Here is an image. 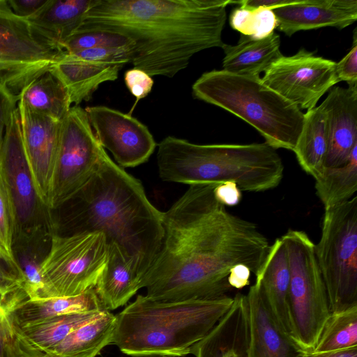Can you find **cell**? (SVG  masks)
I'll return each instance as SVG.
<instances>
[{
    "label": "cell",
    "instance_id": "1f68e13d",
    "mask_svg": "<svg viewBox=\"0 0 357 357\" xmlns=\"http://www.w3.org/2000/svg\"><path fill=\"white\" fill-rule=\"evenodd\" d=\"M354 347H357V306L331 313L312 351H335Z\"/></svg>",
    "mask_w": 357,
    "mask_h": 357
},
{
    "label": "cell",
    "instance_id": "f6af8a7d",
    "mask_svg": "<svg viewBox=\"0 0 357 357\" xmlns=\"http://www.w3.org/2000/svg\"><path fill=\"white\" fill-rule=\"evenodd\" d=\"M296 0H243L234 1L231 3H237L238 6L248 8H266L275 9L282 6L293 3Z\"/></svg>",
    "mask_w": 357,
    "mask_h": 357
},
{
    "label": "cell",
    "instance_id": "c3c4849f",
    "mask_svg": "<svg viewBox=\"0 0 357 357\" xmlns=\"http://www.w3.org/2000/svg\"><path fill=\"white\" fill-rule=\"evenodd\" d=\"M0 251H1V252H2L5 255H6V253L4 252V251L3 250L2 248L1 247V245H0ZM6 256H7V255H6ZM7 257H8V256H7Z\"/></svg>",
    "mask_w": 357,
    "mask_h": 357
},
{
    "label": "cell",
    "instance_id": "30bf717a",
    "mask_svg": "<svg viewBox=\"0 0 357 357\" xmlns=\"http://www.w3.org/2000/svg\"><path fill=\"white\" fill-rule=\"evenodd\" d=\"M0 0V86L20 99L33 81L50 71L63 53Z\"/></svg>",
    "mask_w": 357,
    "mask_h": 357
},
{
    "label": "cell",
    "instance_id": "d6a6232c",
    "mask_svg": "<svg viewBox=\"0 0 357 357\" xmlns=\"http://www.w3.org/2000/svg\"><path fill=\"white\" fill-rule=\"evenodd\" d=\"M231 26L241 34L255 39L266 38L277 28V20L272 9L248 8L239 6L234 8L229 17Z\"/></svg>",
    "mask_w": 357,
    "mask_h": 357
},
{
    "label": "cell",
    "instance_id": "484cf974",
    "mask_svg": "<svg viewBox=\"0 0 357 357\" xmlns=\"http://www.w3.org/2000/svg\"><path fill=\"white\" fill-rule=\"evenodd\" d=\"M115 325L116 315L103 310L46 351L59 357H96L103 348L112 343Z\"/></svg>",
    "mask_w": 357,
    "mask_h": 357
},
{
    "label": "cell",
    "instance_id": "9c48e42d",
    "mask_svg": "<svg viewBox=\"0 0 357 357\" xmlns=\"http://www.w3.org/2000/svg\"><path fill=\"white\" fill-rule=\"evenodd\" d=\"M0 174L13 213V244L52 236L54 232L52 211L36 189L23 145L17 107L5 128Z\"/></svg>",
    "mask_w": 357,
    "mask_h": 357
},
{
    "label": "cell",
    "instance_id": "f1b7e54d",
    "mask_svg": "<svg viewBox=\"0 0 357 357\" xmlns=\"http://www.w3.org/2000/svg\"><path fill=\"white\" fill-rule=\"evenodd\" d=\"M314 179L316 193L325 209L350 200L357 191V146L345 165L324 167Z\"/></svg>",
    "mask_w": 357,
    "mask_h": 357
},
{
    "label": "cell",
    "instance_id": "e0dca14e",
    "mask_svg": "<svg viewBox=\"0 0 357 357\" xmlns=\"http://www.w3.org/2000/svg\"><path fill=\"white\" fill-rule=\"evenodd\" d=\"M322 103L328 114V129L324 167L342 166L357 146V85L330 89Z\"/></svg>",
    "mask_w": 357,
    "mask_h": 357
},
{
    "label": "cell",
    "instance_id": "d6986e66",
    "mask_svg": "<svg viewBox=\"0 0 357 357\" xmlns=\"http://www.w3.org/2000/svg\"><path fill=\"white\" fill-rule=\"evenodd\" d=\"M233 303L213 328L194 344L195 357H247L249 338L246 295L237 293Z\"/></svg>",
    "mask_w": 357,
    "mask_h": 357
},
{
    "label": "cell",
    "instance_id": "603a6c76",
    "mask_svg": "<svg viewBox=\"0 0 357 357\" xmlns=\"http://www.w3.org/2000/svg\"><path fill=\"white\" fill-rule=\"evenodd\" d=\"M280 47V38L275 31L261 39L241 34L236 45L223 44L222 70L238 75L259 77L282 56Z\"/></svg>",
    "mask_w": 357,
    "mask_h": 357
},
{
    "label": "cell",
    "instance_id": "60d3db41",
    "mask_svg": "<svg viewBox=\"0 0 357 357\" xmlns=\"http://www.w3.org/2000/svg\"><path fill=\"white\" fill-rule=\"evenodd\" d=\"M19 98L13 96L0 86V149L3 142L4 130L15 109Z\"/></svg>",
    "mask_w": 357,
    "mask_h": 357
},
{
    "label": "cell",
    "instance_id": "2e32d148",
    "mask_svg": "<svg viewBox=\"0 0 357 357\" xmlns=\"http://www.w3.org/2000/svg\"><path fill=\"white\" fill-rule=\"evenodd\" d=\"M277 29L288 36L303 30L342 29L357 20L356 0H296L273 10Z\"/></svg>",
    "mask_w": 357,
    "mask_h": 357
},
{
    "label": "cell",
    "instance_id": "4dcf8cb0",
    "mask_svg": "<svg viewBox=\"0 0 357 357\" xmlns=\"http://www.w3.org/2000/svg\"><path fill=\"white\" fill-rule=\"evenodd\" d=\"M102 311L68 314L28 326L14 325L31 343L45 351H49L73 330L93 320Z\"/></svg>",
    "mask_w": 357,
    "mask_h": 357
},
{
    "label": "cell",
    "instance_id": "4fadbf2b",
    "mask_svg": "<svg viewBox=\"0 0 357 357\" xmlns=\"http://www.w3.org/2000/svg\"><path fill=\"white\" fill-rule=\"evenodd\" d=\"M336 63L301 49L280 58L264 72L262 82L301 109L317 106L321 96L339 82Z\"/></svg>",
    "mask_w": 357,
    "mask_h": 357
},
{
    "label": "cell",
    "instance_id": "83f0119b",
    "mask_svg": "<svg viewBox=\"0 0 357 357\" xmlns=\"http://www.w3.org/2000/svg\"><path fill=\"white\" fill-rule=\"evenodd\" d=\"M19 101L31 110L58 121L72 107L66 87L51 70L30 83L21 92Z\"/></svg>",
    "mask_w": 357,
    "mask_h": 357
},
{
    "label": "cell",
    "instance_id": "ab89813d",
    "mask_svg": "<svg viewBox=\"0 0 357 357\" xmlns=\"http://www.w3.org/2000/svg\"><path fill=\"white\" fill-rule=\"evenodd\" d=\"M213 194L215 199L225 206L237 205L242 197L241 190L232 181L217 184L214 188Z\"/></svg>",
    "mask_w": 357,
    "mask_h": 357
},
{
    "label": "cell",
    "instance_id": "5b68a950",
    "mask_svg": "<svg viewBox=\"0 0 357 357\" xmlns=\"http://www.w3.org/2000/svg\"><path fill=\"white\" fill-rule=\"evenodd\" d=\"M160 178L185 184L234 182L241 191L276 188L284 165L276 149L264 143L197 144L168 136L158 144Z\"/></svg>",
    "mask_w": 357,
    "mask_h": 357
},
{
    "label": "cell",
    "instance_id": "74e56055",
    "mask_svg": "<svg viewBox=\"0 0 357 357\" xmlns=\"http://www.w3.org/2000/svg\"><path fill=\"white\" fill-rule=\"evenodd\" d=\"M124 82L130 93L135 98L133 108L140 99L148 96L154 84L152 77L137 68H132L125 73Z\"/></svg>",
    "mask_w": 357,
    "mask_h": 357
},
{
    "label": "cell",
    "instance_id": "44dd1931",
    "mask_svg": "<svg viewBox=\"0 0 357 357\" xmlns=\"http://www.w3.org/2000/svg\"><path fill=\"white\" fill-rule=\"evenodd\" d=\"M255 282L259 284L276 322L293 340L289 305V265L287 249L281 238L270 245L265 261L255 276Z\"/></svg>",
    "mask_w": 357,
    "mask_h": 357
},
{
    "label": "cell",
    "instance_id": "836d02e7",
    "mask_svg": "<svg viewBox=\"0 0 357 357\" xmlns=\"http://www.w3.org/2000/svg\"><path fill=\"white\" fill-rule=\"evenodd\" d=\"M29 300L24 280L15 261L0 251V308L9 315Z\"/></svg>",
    "mask_w": 357,
    "mask_h": 357
},
{
    "label": "cell",
    "instance_id": "f546056e",
    "mask_svg": "<svg viewBox=\"0 0 357 357\" xmlns=\"http://www.w3.org/2000/svg\"><path fill=\"white\" fill-rule=\"evenodd\" d=\"M52 236L39 237L13 245L14 258L24 280L29 301L46 300L41 265L50 249Z\"/></svg>",
    "mask_w": 357,
    "mask_h": 357
},
{
    "label": "cell",
    "instance_id": "8d00e7d4",
    "mask_svg": "<svg viewBox=\"0 0 357 357\" xmlns=\"http://www.w3.org/2000/svg\"><path fill=\"white\" fill-rule=\"evenodd\" d=\"M14 328L13 336L7 345L4 357H59L31 343L15 325Z\"/></svg>",
    "mask_w": 357,
    "mask_h": 357
},
{
    "label": "cell",
    "instance_id": "4316f807",
    "mask_svg": "<svg viewBox=\"0 0 357 357\" xmlns=\"http://www.w3.org/2000/svg\"><path fill=\"white\" fill-rule=\"evenodd\" d=\"M102 310H105L93 288L77 296L28 300L18 306L10 317L14 324L22 326L61 315Z\"/></svg>",
    "mask_w": 357,
    "mask_h": 357
},
{
    "label": "cell",
    "instance_id": "7dc6e473",
    "mask_svg": "<svg viewBox=\"0 0 357 357\" xmlns=\"http://www.w3.org/2000/svg\"><path fill=\"white\" fill-rule=\"evenodd\" d=\"M133 357H169L165 356H133Z\"/></svg>",
    "mask_w": 357,
    "mask_h": 357
},
{
    "label": "cell",
    "instance_id": "6da1fadb",
    "mask_svg": "<svg viewBox=\"0 0 357 357\" xmlns=\"http://www.w3.org/2000/svg\"><path fill=\"white\" fill-rule=\"evenodd\" d=\"M218 183L192 184L165 212L160 250L141 280L155 301L213 299L231 291V268L255 276L270 245L257 226L227 211L215 197Z\"/></svg>",
    "mask_w": 357,
    "mask_h": 357
},
{
    "label": "cell",
    "instance_id": "7402d4cb",
    "mask_svg": "<svg viewBox=\"0 0 357 357\" xmlns=\"http://www.w3.org/2000/svg\"><path fill=\"white\" fill-rule=\"evenodd\" d=\"M142 275L135 261L115 243H107V259L94 287L104 310L126 305L141 289Z\"/></svg>",
    "mask_w": 357,
    "mask_h": 357
},
{
    "label": "cell",
    "instance_id": "3957f363",
    "mask_svg": "<svg viewBox=\"0 0 357 357\" xmlns=\"http://www.w3.org/2000/svg\"><path fill=\"white\" fill-rule=\"evenodd\" d=\"M54 211V234L103 233L107 243H116L135 261L142 278L160 250L162 212L149 200L140 181L106 151L89 181Z\"/></svg>",
    "mask_w": 357,
    "mask_h": 357
},
{
    "label": "cell",
    "instance_id": "ee69618b",
    "mask_svg": "<svg viewBox=\"0 0 357 357\" xmlns=\"http://www.w3.org/2000/svg\"><path fill=\"white\" fill-rule=\"evenodd\" d=\"M14 331L10 315L0 308V357H4L6 349L13 336Z\"/></svg>",
    "mask_w": 357,
    "mask_h": 357
},
{
    "label": "cell",
    "instance_id": "cb8c5ba5",
    "mask_svg": "<svg viewBox=\"0 0 357 357\" xmlns=\"http://www.w3.org/2000/svg\"><path fill=\"white\" fill-rule=\"evenodd\" d=\"M92 1L47 0L26 20L44 36L62 48L63 43L81 26Z\"/></svg>",
    "mask_w": 357,
    "mask_h": 357
},
{
    "label": "cell",
    "instance_id": "7bdbcfd3",
    "mask_svg": "<svg viewBox=\"0 0 357 357\" xmlns=\"http://www.w3.org/2000/svg\"><path fill=\"white\" fill-rule=\"evenodd\" d=\"M250 269L245 265L239 264L231 268L227 278L232 289H241L250 284Z\"/></svg>",
    "mask_w": 357,
    "mask_h": 357
},
{
    "label": "cell",
    "instance_id": "8992f818",
    "mask_svg": "<svg viewBox=\"0 0 357 357\" xmlns=\"http://www.w3.org/2000/svg\"><path fill=\"white\" fill-rule=\"evenodd\" d=\"M192 91L195 98L221 107L251 125L275 149L293 151L304 113L266 86L260 77L213 70L203 73Z\"/></svg>",
    "mask_w": 357,
    "mask_h": 357
},
{
    "label": "cell",
    "instance_id": "e575fe53",
    "mask_svg": "<svg viewBox=\"0 0 357 357\" xmlns=\"http://www.w3.org/2000/svg\"><path fill=\"white\" fill-rule=\"evenodd\" d=\"M134 46V43L121 34L105 31H76L62 45L66 52H76L98 47Z\"/></svg>",
    "mask_w": 357,
    "mask_h": 357
},
{
    "label": "cell",
    "instance_id": "8fae6325",
    "mask_svg": "<svg viewBox=\"0 0 357 357\" xmlns=\"http://www.w3.org/2000/svg\"><path fill=\"white\" fill-rule=\"evenodd\" d=\"M107 259L103 233H54L40 269L47 299L77 296L94 288Z\"/></svg>",
    "mask_w": 357,
    "mask_h": 357
},
{
    "label": "cell",
    "instance_id": "9a60e30c",
    "mask_svg": "<svg viewBox=\"0 0 357 357\" xmlns=\"http://www.w3.org/2000/svg\"><path fill=\"white\" fill-rule=\"evenodd\" d=\"M17 109L23 145L35 185L49 207L61 121L35 112L21 101Z\"/></svg>",
    "mask_w": 357,
    "mask_h": 357
},
{
    "label": "cell",
    "instance_id": "ffe728a7",
    "mask_svg": "<svg viewBox=\"0 0 357 357\" xmlns=\"http://www.w3.org/2000/svg\"><path fill=\"white\" fill-rule=\"evenodd\" d=\"M123 67L64 51L51 71L66 87L71 104L78 106L89 101L100 84L116 80Z\"/></svg>",
    "mask_w": 357,
    "mask_h": 357
},
{
    "label": "cell",
    "instance_id": "7c38bea8",
    "mask_svg": "<svg viewBox=\"0 0 357 357\" xmlns=\"http://www.w3.org/2000/svg\"><path fill=\"white\" fill-rule=\"evenodd\" d=\"M105 151L85 109L71 107L61 122L49 204L51 211L59 208L89 181Z\"/></svg>",
    "mask_w": 357,
    "mask_h": 357
},
{
    "label": "cell",
    "instance_id": "d4e9b609",
    "mask_svg": "<svg viewBox=\"0 0 357 357\" xmlns=\"http://www.w3.org/2000/svg\"><path fill=\"white\" fill-rule=\"evenodd\" d=\"M328 146V114L321 103L304 114L303 128L293 150L301 168L314 178L324 167Z\"/></svg>",
    "mask_w": 357,
    "mask_h": 357
},
{
    "label": "cell",
    "instance_id": "277c9868",
    "mask_svg": "<svg viewBox=\"0 0 357 357\" xmlns=\"http://www.w3.org/2000/svg\"><path fill=\"white\" fill-rule=\"evenodd\" d=\"M233 301L228 295L161 301L139 294L116 315L112 344L132 356H185L213 328Z\"/></svg>",
    "mask_w": 357,
    "mask_h": 357
},
{
    "label": "cell",
    "instance_id": "b9f144b4",
    "mask_svg": "<svg viewBox=\"0 0 357 357\" xmlns=\"http://www.w3.org/2000/svg\"><path fill=\"white\" fill-rule=\"evenodd\" d=\"M47 0H7L13 12L18 17L28 18L36 13Z\"/></svg>",
    "mask_w": 357,
    "mask_h": 357
},
{
    "label": "cell",
    "instance_id": "52a82bcc",
    "mask_svg": "<svg viewBox=\"0 0 357 357\" xmlns=\"http://www.w3.org/2000/svg\"><path fill=\"white\" fill-rule=\"evenodd\" d=\"M288 255L289 313L294 341L305 351L314 350L331 314L315 244L303 231L289 229L281 237Z\"/></svg>",
    "mask_w": 357,
    "mask_h": 357
},
{
    "label": "cell",
    "instance_id": "bcb514c9",
    "mask_svg": "<svg viewBox=\"0 0 357 357\" xmlns=\"http://www.w3.org/2000/svg\"><path fill=\"white\" fill-rule=\"evenodd\" d=\"M298 357H357V347L328 352L303 351Z\"/></svg>",
    "mask_w": 357,
    "mask_h": 357
},
{
    "label": "cell",
    "instance_id": "f35d334b",
    "mask_svg": "<svg viewBox=\"0 0 357 357\" xmlns=\"http://www.w3.org/2000/svg\"><path fill=\"white\" fill-rule=\"evenodd\" d=\"M354 30L353 45L349 53L335 65L339 82H347L348 86L357 85V38Z\"/></svg>",
    "mask_w": 357,
    "mask_h": 357
},
{
    "label": "cell",
    "instance_id": "ac0fdd59",
    "mask_svg": "<svg viewBox=\"0 0 357 357\" xmlns=\"http://www.w3.org/2000/svg\"><path fill=\"white\" fill-rule=\"evenodd\" d=\"M249 338L247 357H298L303 351L279 326L255 283L246 294Z\"/></svg>",
    "mask_w": 357,
    "mask_h": 357
},
{
    "label": "cell",
    "instance_id": "7a4b0ae2",
    "mask_svg": "<svg viewBox=\"0 0 357 357\" xmlns=\"http://www.w3.org/2000/svg\"><path fill=\"white\" fill-rule=\"evenodd\" d=\"M231 0H93L77 31H105L134 43L131 63L173 77L197 53L221 47Z\"/></svg>",
    "mask_w": 357,
    "mask_h": 357
},
{
    "label": "cell",
    "instance_id": "5bb4252c",
    "mask_svg": "<svg viewBox=\"0 0 357 357\" xmlns=\"http://www.w3.org/2000/svg\"><path fill=\"white\" fill-rule=\"evenodd\" d=\"M102 147L110 151L121 167H134L146 162L156 147L148 128L132 117L105 106L84 109Z\"/></svg>",
    "mask_w": 357,
    "mask_h": 357
},
{
    "label": "cell",
    "instance_id": "ba28073f",
    "mask_svg": "<svg viewBox=\"0 0 357 357\" xmlns=\"http://www.w3.org/2000/svg\"><path fill=\"white\" fill-rule=\"evenodd\" d=\"M315 255L331 313L357 306V197L325 209Z\"/></svg>",
    "mask_w": 357,
    "mask_h": 357
},
{
    "label": "cell",
    "instance_id": "d590c367",
    "mask_svg": "<svg viewBox=\"0 0 357 357\" xmlns=\"http://www.w3.org/2000/svg\"><path fill=\"white\" fill-rule=\"evenodd\" d=\"M13 213L7 191L0 174V245L7 256L15 261L13 253Z\"/></svg>",
    "mask_w": 357,
    "mask_h": 357
}]
</instances>
